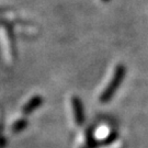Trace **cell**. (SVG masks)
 I'll use <instances>...</instances> for the list:
<instances>
[{"label":"cell","instance_id":"5","mask_svg":"<svg viewBox=\"0 0 148 148\" xmlns=\"http://www.w3.org/2000/svg\"><path fill=\"white\" fill-rule=\"evenodd\" d=\"M87 145H88L89 148H95L98 146V142L95 139L92 128H89V131L87 133Z\"/></svg>","mask_w":148,"mask_h":148},{"label":"cell","instance_id":"1","mask_svg":"<svg viewBox=\"0 0 148 148\" xmlns=\"http://www.w3.org/2000/svg\"><path fill=\"white\" fill-rule=\"evenodd\" d=\"M124 76H125V67L123 65H117L114 75H113V78L109 82L108 87L103 90L100 97V101L102 103H106L108 101H110L113 98V95H115L119 87L121 86L122 81L124 79Z\"/></svg>","mask_w":148,"mask_h":148},{"label":"cell","instance_id":"6","mask_svg":"<svg viewBox=\"0 0 148 148\" xmlns=\"http://www.w3.org/2000/svg\"><path fill=\"white\" fill-rule=\"evenodd\" d=\"M117 136H119V135H117L116 132L111 133L109 136H106L104 140H102V142H100V143H98V145H99V144H101V145H109V144L113 143V142L117 138Z\"/></svg>","mask_w":148,"mask_h":148},{"label":"cell","instance_id":"8","mask_svg":"<svg viewBox=\"0 0 148 148\" xmlns=\"http://www.w3.org/2000/svg\"><path fill=\"white\" fill-rule=\"evenodd\" d=\"M103 2H108V1H110V0H102Z\"/></svg>","mask_w":148,"mask_h":148},{"label":"cell","instance_id":"2","mask_svg":"<svg viewBox=\"0 0 148 148\" xmlns=\"http://www.w3.org/2000/svg\"><path fill=\"white\" fill-rule=\"evenodd\" d=\"M71 104H73V109H74V115L75 121L77 123V125H84L85 123V113H84V106L78 97H73L71 99Z\"/></svg>","mask_w":148,"mask_h":148},{"label":"cell","instance_id":"3","mask_svg":"<svg viewBox=\"0 0 148 148\" xmlns=\"http://www.w3.org/2000/svg\"><path fill=\"white\" fill-rule=\"evenodd\" d=\"M43 104V98L41 95H34L33 98H31L30 100L27 101V103L25 106L22 108V112H23V114H31L33 111H35L37 108H40V106Z\"/></svg>","mask_w":148,"mask_h":148},{"label":"cell","instance_id":"4","mask_svg":"<svg viewBox=\"0 0 148 148\" xmlns=\"http://www.w3.org/2000/svg\"><path fill=\"white\" fill-rule=\"evenodd\" d=\"M27 126V119H19V120H16L13 124H12V126H11V132L16 134V133H20L22 132L25 127Z\"/></svg>","mask_w":148,"mask_h":148},{"label":"cell","instance_id":"7","mask_svg":"<svg viewBox=\"0 0 148 148\" xmlns=\"http://www.w3.org/2000/svg\"><path fill=\"white\" fill-rule=\"evenodd\" d=\"M5 145H7V142L3 135V125H2V122H0V148H5Z\"/></svg>","mask_w":148,"mask_h":148}]
</instances>
